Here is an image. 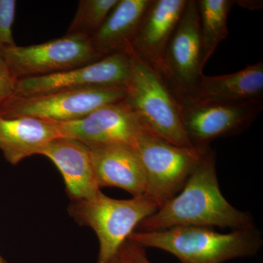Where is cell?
Masks as SVG:
<instances>
[{"instance_id":"obj_1","label":"cell","mask_w":263,"mask_h":263,"mask_svg":"<svg viewBox=\"0 0 263 263\" xmlns=\"http://www.w3.org/2000/svg\"><path fill=\"white\" fill-rule=\"evenodd\" d=\"M255 228L253 216L232 205L221 193L216 156L209 147L182 190L142 221L138 231H155L174 227ZM137 228V229H138Z\"/></svg>"},{"instance_id":"obj_2","label":"cell","mask_w":263,"mask_h":263,"mask_svg":"<svg viewBox=\"0 0 263 263\" xmlns=\"http://www.w3.org/2000/svg\"><path fill=\"white\" fill-rule=\"evenodd\" d=\"M129 241L169 252L181 263H224L254 257L263 245L257 228L221 233L212 228L181 226L155 231H136Z\"/></svg>"},{"instance_id":"obj_3","label":"cell","mask_w":263,"mask_h":263,"mask_svg":"<svg viewBox=\"0 0 263 263\" xmlns=\"http://www.w3.org/2000/svg\"><path fill=\"white\" fill-rule=\"evenodd\" d=\"M158 209L145 195L119 200L100 191L91 198L71 202L67 211L78 224L91 228L98 236L96 263H113L133 232Z\"/></svg>"},{"instance_id":"obj_4","label":"cell","mask_w":263,"mask_h":263,"mask_svg":"<svg viewBox=\"0 0 263 263\" xmlns=\"http://www.w3.org/2000/svg\"><path fill=\"white\" fill-rule=\"evenodd\" d=\"M131 74L126 103L142 127L178 146L193 147L183 129L177 99L160 73L141 60L131 48Z\"/></svg>"},{"instance_id":"obj_5","label":"cell","mask_w":263,"mask_h":263,"mask_svg":"<svg viewBox=\"0 0 263 263\" xmlns=\"http://www.w3.org/2000/svg\"><path fill=\"white\" fill-rule=\"evenodd\" d=\"M133 147L146 174L144 195L160 208L182 190L209 146H176L143 129Z\"/></svg>"},{"instance_id":"obj_6","label":"cell","mask_w":263,"mask_h":263,"mask_svg":"<svg viewBox=\"0 0 263 263\" xmlns=\"http://www.w3.org/2000/svg\"><path fill=\"white\" fill-rule=\"evenodd\" d=\"M126 95V88L120 87L67 90L32 96L14 94L2 105L0 117H32L51 123L73 122L104 105L122 101Z\"/></svg>"},{"instance_id":"obj_7","label":"cell","mask_w":263,"mask_h":263,"mask_svg":"<svg viewBox=\"0 0 263 263\" xmlns=\"http://www.w3.org/2000/svg\"><path fill=\"white\" fill-rule=\"evenodd\" d=\"M17 81L53 75L88 65L103 58L95 51L91 40L81 34H65L41 44L15 46L2 51Z\"/></svg>"},{"instance_id":"obj_8","label":"cell","mask_w":263,"mask_h":263,"mask_svg":"<svg viewBox=\"0 0 263 263\" xmlns=\"http://www.w3.org/2000/svg\"><path fill=\"white\" fill-rule=\"evenodd\" d=\"M203 67L197 1L187 0L166 50L162 76L179 103L195 94Z\"/></svg>"},{"instance_id":"obj_9","label":"cell","mask_w":263,"mask_h":263,"mask_svg":"<svg viewBox=\"0 0 263 263\" xmlns=\"http://www.w3.org/2000/svg\"><path fill=\"white\" fill-rule=\"evenodd\" d=\"M181 122L194 146H206L219 138L236 136L252 125L263 110V100L239 103H179Z\"/></svg>"},{"instance_id":"obj_10","label":"cell","mask_w":263,"mask_h":263,"mask_svg":"<svg viewBox=\"0 0 263 263\" xmlns=\"http://www.w3.org/2000/svg\"><path fill=\"white\" fill-rule=\"evenodd\" d=\"M130 74L129 53L118 52L59 73L20 79L16 81L15 94L32 96L89 88H127Z\"/></svg>"},{"instance_id":"obj_11","label":"cell","mask_w":263,"mask_h":263,"mask_svg":"<svg viewBox=\"0 0 263 263\" xmlns=\"http://www.w3.org/2000/svg\"><path fill=\"white\" fill-rule=\"evenodd\" d=\"M53 124L60 137L76 140L89 148L112 145L133 146L143 129L124 100L104 105L79 120Z\"/></svg>"},{"instance_id":"obj_12","label":"cell","mask_w":263,"mask_h":263,"mask_svg":"<svg viewBox=\"0 0 263 263\" xmlns=\"http://www.w3.org/2000/svg\"><path fill=\"white\" fill-rule=\"evenodd\" d=\"M187 0H152L130 45L145 63L163 76L164 57Z\"/></svg>"},{"instance_id":"obj_13","label":"cell","mask_w":263,"mask_h":263,"mask_svg":"<svg viewBox=\"0 0 263 263\" xmlns=\"http://www.w3.org/2000/svg\"><path fill=\"white\" fill-rule=\"evenodd\" d=\"M56 166L65 181L66 192L72 201L86 200L101 191L93 169L89 147L67 138H57L42 155Z\"/></svg>"},{"instance_id":"obj_14","label":"cell","mask_w":263,"mask_h":263,"mask_svg":"<svg viewBox=\"0 0 263 263\" xmlns=\"http://www.w3.org/2000/svg\"><path fill=\"white\" fill-rule=\"evenodd\" d=\"M99 187H117L133 197L144 195L146 178L139 157L129 145L89 148Z\"/></svg>"},{"instance_id":"obj_15","label":"cell","mask_w":263,"mask_h":263,"mask_svg":"<svg viewBox=\"0 0 263 263\" xmlns=\"http://www.w3.org/2000/svg\"><path fill=\"white\" fill-rule=\"evenodd\" d=\"M57 138L60 135L53 123L32 117H0V150L12 165L32 156L42 155Z\"/></svg>"},{"instance_id":"obj_16","label":"cell","mask_w":263,"mask_h":263,"mask_svg":"<svg viewBox=\"0 0 263 263\" xmlns=\"http://www.w3.org/2000/svg\"><path fill=\"white\" fill-rule=\"evenodd\" d=\"M263 100V62L234 73L202 75L195 94L186 102L239 103Z\"/></svg>"},{"instance_id":"obj_17","label":"cell","mask_w":263,"mask_h":263,"mask_svg":"<svg viewBox=\"0 0 263 263\" xmlns=\"http://www.w3.org/2000/svg\"><path fill=\"white\" fill-rule=\"evenodd\" d=\"M152 0H119L108 18L90 37L95 51L105 57L126 51Z\"/></svg>"},{"instance_id":"obj_18","label":"cell","mask_w":263,"mask_h":263,"mask_svg":"<svg viewBox=\"0 0 263 263\" xmlns=\"http://www.w3.org/2000/svg\"><path fill=\"white\" fill-rule=\"evenodd\" d=\"M203 67L228 35V18L235 1L197 0Z\"/></svg>"},{"instance_id":"obj_19","label":"cell","mask_w":263,"mask_h":263,"mask_svg":"<svg viewBox=\"0 0 263 263\" xmlns=\"http://www.w3.org/2000/svg\"><path fill=\"white\" fill-rule=\"evenodd\" d=\"M119 0H81L66 34L91 37L98 32Z\"/></svg>"},{"instance_id":"obj_20","label":"cell","mask_w":263,"mask_h":263,"mask_svg":"<svg viewBox=\"0 0 263 263\" xmlns=\"http://www.w3.org/2000/svg\"><path fill=\"white\" fill-rule=\"evenodd\" d=\"M16 9L15 0H0V50L16 46L13 35Z\"/></svg>"},{"instance_id":"obj_21","label":"cell","mask_w":263,"mask_h":263,"mask_svg":"<svg viewBox=\"0 0 263 263\" xmlns=\"http://www.w3.org/2000/svg\"><path fill=\"white\" fill-rule=\"evenodd\" d=\"M16 81L0 50V108L8 98L15 94Z\"/></svg>"},{"instance_id":"obj_22","label":"cell","mask_w":263,"mask_h":263,"mask_svg":"<svg viewBox=\"0 0 263 263\" xmlns=\"http://www.w3.org/2000/svg\"><path fill=\"white\" fill-rule=\"evenodd\" d=\"M125 263H152L147 257L144 247L127 240L118 254Z\"/></svg>"},{"instance_id":"obj_23","label":"cell","mask_w":263,"mask_h":263,"mask_svg":"<svg viewBox=\"0 0 263 263\" xmlns=\"http://www.w3.org/2000/svg\"><path fill=\"white\" fill-rule=\"evenodd\" d=\"M238 5L248 10H259L262 8V1H235Z\"/></svg>"},{"instance_id":"obj_24","label":"cell","mask_w":263,"mask_h":263,"mask_svg":"<svg viewBox=\"0 0 263 263\" xmlns=\"http://www.w3.org/2000/svg\"><path fill=\"white\" fill-rule=\"evenodd\" d=\"M113 263H125L124 262V261H122V259L119 258V257H117V258H116L115 260L114 261Z\"/></svg>"},{"instance_id":"obj_25","label":"cell","mask_w":263,"mask_h":263,"mask_svg":"<svg viewBox=\"0 0 263 263\" xmlns=\"http://www.w3.org/2000/svg\"><path fill=\"white\" fill-rule=\"evenodd\" d=\"M0 263H8L1 255H0Z\"/></svg>"}]
</instances>
